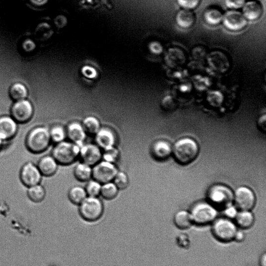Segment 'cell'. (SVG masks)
<instances>
[{"mask_svg": "<svg viewBox=\"0 0 266 266\" xmlns=\"http://www.w3.org/2000/svg\"><path fill=\"white\" fill-rule=\"evenodd\" d=\"M51 141L58 144L65 141L67 136L66 130L61 125H55L49 131Z\"/></svg>", "mask_w": 266, "mask_h": 266, "instance_id": "30", "label": "cell"}, {"mask_svg": "<svg viewBox=\"0 0 266 266\" xmlns=\"http://www.w3.org/2000/svg\"><path fill=\"white\" fill-rule=\"evenodd\" d=\"M3 141L2 140L1 138H0V151H1V150L2 149L3 145Z\"/></svg>", "mask_w": 266, "mask_h": 266, "instance_id": "41", "label": "cell"}, {"mask_svg": "<svg viewBox=\"0 0 266 266\" xmlns=\"http://www.w3.org/2000/svg\"><path fill=\"white\" fill-rule=\"evenodd\" d=\"M51 142L49 130L45 127L38 126L28 134L26 145L31 153L40 154L48 149Z\"/></svg>", "mask_w": 266, "mask_h": 266, "instance_id": "2", "label": "cell"}, {"mask_svg": "<svg viewBox=\"0 0 266 266\" xmlns=\"http://www.w3.org/2000/svg\"><path fill=\"white\" fill-rule=\"evenodd\" d=\"M260 266H266V253L264 252L262 254L259 260Z\"/></svg>", "mask_w": 266, "mask_h": 266, "instance_id": "39", "label": "cell"}, {"mask_svg": "<svg viewBox=\"0 0 266 266\" xmlns=\"http://www.w3.org/2000/svg\"><path fill=\"white\" fill-rule=\"evenodd\" d=\"M258 127L260 130L263 132H265L266 131V114H264L261 116L257 123Z\"/></svg>", "mask_w": 266, "mask_h": 266, "instance_id": "37", "label": "cell"}, {"mask_svg": "<svg viewBox=\"0 0 266 266\" xmlns=\"http://www.w3.org/2000/svg\"><path fill=\"white\" fill-rule=\"evenodd\" d=\"M79 212L81 217L88 223H93L101 218L104 206L101 201L97 197L88 196L79 204Z\"/></svg>", "mask_w": 266, "mask_h": 266, "instance_id": "3", "label": "cell"}, {"mask_svg": "<svg viewBox=\"0 0 266 266\" xmlns=\"http://www.w3.org/2000/svg\"><path fill=\"white\" fill-rule=\"evenodd\" d=\"M42 175L37 166L28 163L23 166L20 172V178L25 186L30 187L39 184Z\"/></svg>", "mask_w": 266, "mask_h": 266, "instance_id": "12", "label": "cell"}, {"mask_svg": "<svg viewBox=\"0 0 266 266\" xmlns=\"http://www.w3.org/2000/svg\"><path fill=\"white\" fill-rule=\"evenodd\" d=\"M114 164L103 160L99 162L92 169V177L101 184L113 181L118 172Z\"/></svg>", "mask_w": 266, "mask_h": 266, "instance_id": "8", "label": "cell"}, {"mask_svg": "<svg viewBox=\"0 0 266 266\" xmlns=\"http://www.w3.org/2000/svg\"><path fill=\"white\" fill-rule=\"evenodd\" d=\"M67 136L71 142L77 145L80 147L84 145L87 137L83 124L77 122L69 123L66 129Z\"/></svg>", "mask_w": 266, "mask_h": 266, "instance_id": "15", "label": "cell"}, {"mask_svg": "<svg viewBox=\"0 0 266 266\" xmlns=\"http://www.w3.org/2000/svg\"><path fill=\"white\" fill-rule=\"evenodd\" d=\"M223 18V14L222 11L216 7H210L204 11V20L210 26L219 25L222 22Z\"/></svg>", "mask_w": 266, "mask_h": 266, "instance_id": "23", "label": "cell"}, {"mask_svg": "<svg viewBox=\"0 0 266 266\" xmlns=\"http://www.w3.org/2000/svg\"><path fill=\"white\" fill-rule=\"evenodd\" d=\"M101 184L95 180H89L86 188V191L88 196L97 197L100 194Z\"/></svg>", "mask_w": 266, "mask_h": 266, "instance_id": "32", "label": "cell"}, {"mask_svg": "<svg viewBox=\"0 0 266 266\" xmlns=\"http://www.w3.org/2000/svg\"><path fill=\"white\" fill-rule=\"evenodd\" d=\"M234 201L240 211H251L256 204V195L249 188L241 186L234 193Z\"/></svg>", "mask_w": 266, "mask_h": 266, "instance_id": "9", "label": "cell"}, {"mask_svg": "<svg viewBox=\"0 0 266 266\" xmlns=\"http://www.w3.org/2000/svg\"><path fill=\"white\" fill-rule=\"evenodd\" d=\"M173 222L177 227L181 230L189 229L193 224L190 212L185 210L177 212L173 218Z\"/></svg>", "mask_w": 266, "mask_h": 266, "instance_id": "22", "label": "cell"}, {"mask_svg": "<svg viewBox=\"0 0 266 266\" xmlns=\"http://www.w3.org/2000/svg\"><path fill=\"white\" fill-rule=\"evenodd\" d=\"M177 1L182 8L192 10L198 7L201 0H177Z\"/></svg>", "mask_w": 266, "mask_h": 266, "instance_id": "34", "label": "cell"}, {"mask_svg": "<svg viewBox=\"0 0 266 266\" xmlns=\"http://www.w3.org/2000/svg\"><path fill=\"white\" fill-rule=\"evenodd\" d=\"M190 213L193 224L198 226L212 224L218 214L215 206L210 203L203 202L194 205Z\"/></svg>", "mask_w": 266, "mask_h": 266, "instance_id": "6", "label": "cell"}, {"mask_svg": "<svg viewBox=\"0 0 266 266\" xmlns=\"http://www.w3.org/2000/svg\"><path fill=\"white\" fill-rule=\"evenodd\" d=\"M96 145L103 150L115 146L116 137L114 132L107 128H100L95 135Z\"/></svg>", "mask_w": 266, "mask_h": 266, "instance_id": "16", "label": "cell"}, {"mask_svg": "<svg viewBox=\"0 0 266 266\" xmlns=\"http://www.w3.org/2000/svg\"><path fill=\"white\" fill-rule=\"evenodd\" d=\"M31 1L37 4H43L48 1V0H31Z\"/></svg>", "mask_w": 266, "mask_h": 266, "instance_id": "40", "label": "cell"}, {"mask_svg": "<svg viewBox=\"0 0 266 266\" xmlns=\"http://www.w3.org/2000/svg\"><path fill=\"white\" fill-rule=\"evenodd\" d=\"M11 99L16 101L25 99L28 94L26 87L21 83H16L11 86L9 90Z\"/></svg>", "mask_w": 266, "mask_h": 266, "instance_id": "25", "label": "cell"}, {"mask_svg": "<svg viewBox=\"0 0 266 266\" xmlns=\"http://www.w3.org/2000/svg\"><path fill=\"white\" fill-rule=\"evenodd\" d=\"M199 147L193 139H180L172 146V154L177 163L187 165L192 163L198 157Z\"/></svg>", "mask_w": 266, "mask_h": 266, "instance_id": "1", "label": "cell"}, {"mask_svg": "<svg viewBox=\"0 0 266 266\" xmlns=\"http://www.w3.org/2000/svg\"><path fill=\"white\" fill-rule=\"evenodd\" d=\"M27 194L29 198L32 201L35 203H39L44 199L46 191L41 184H38L35 186L29 187Z\"/></svg>", "mask_w": 266, "mask_h": 266, "instance_id": "28", "label": "cell"}, {"mask_svg": "<svg viewBox=\"0 0 266 266\" xmlns=\"http://www.w3.org/2000/svg\"><path fill=\"white\" fill-rule=\"evenodd\" d=\"M57 266L56 265H51V266Z\"/></svg>", "mask_w": 266, "mask_h": 266, "instance_id": "42", "label": "cell"}, {"mask_svg": "<svg viewBox=\"0 0 266 266\" xmlns=\"http://www.w3.org/2000/svg\"><path fill=\"white\" fill-rule=\"evenodd\" d=\"M222 22L228 30L234 32L245 29L248 25V20L244 15L240 11L233 9L223 15Z\"/></svg>", "mask_w": 266, "mask_h": 266, "instance_id": "11", "label": "cell"}, {"mask_svg": "<svg viewBox=\"0 0 266 266\" xmlns=\"http://www.w3.org/2000/svg\"><path fill=\"white\" fill-rule=\"evenodd\" d=\"M68 196L69 200L72 203L76 205H79L88 197V195L85 188L76 186L69 190Z\"/></svg>", "mask_w": 266, "mask_h": 266, "instance_id": "26", "label": "cell"}, {"mask_svg": "<svg viewBox=\"0 0 266 266\" xmlns=\"http://www.w3.org/2000/svg\"><path fill=\"white\" fill-rule=\"evenodd\" d=\"M37 167L42 176L51 177L56 172L58 163L52 156H46L39 160Z\"/></svg>", "mask_w": 266, "mask_h": 266, "instance_id": "19", "label": "cell"}, {"mask_svg": "<svg viewBox=\"0 0 266 266\" xmlns=\"http://www.w3.org/2000/svg\"><path fill=\"white\" fill-rule=\"evenodd\" d=\"M152 153L158 160H166L172 154V146L165 140L156 141L152 146Z\"/></svg>", "mask_w": 266, "mask_h": 266, "instance_id": "18", "label": "cell"}, {"mask_svg": "<svg viewBox=\"0 0 266 266\" xmlns=\"http://www.w3.org/2000/svg\"><path fill=\"white\" fill-rule=\"evenodd\" d=\"M263 8L262 4L255 0H249L245 3L242 7L243 15L247 20L255 21L259 19L262 15Z\"/></svg>", "mask_w": 266, "mask_h": 266, "instance_id": "17", "label": "cell"}, {"mask_svg": "<svg viewBox=\"0 0 266 266\" xmlns=\"http://www.w3.org/2000/svg\"><path fill=\"white\" fill-rule=\"evenodd\" d=\"M207 198L215 207H226L234 201V192L225 185L215 184L208 191Z\"/></svg>", "mask_w": 266, "mask_h": 266, "instance_id": "7", "label": "cell"}, {"mask_svg": "<svg viewBox=\"0 0 266 266\" xmlns=\"http://www.w3.org/2000/svg\"><path fill=\"white\" fill-rule=\"evenodd\" d=\"M119 150L115 146L110 148L104 150V153L102 154V158L103 160L109 162V163L114 164L117 161L119 158Z\"/></svg>", "mask_w": 266, "mask_h": 266, "instance_id": "33", "label": "cell"}, {"mask_svg": "<svg viewBox=\"0 0 266 266\" xmlns=\"http://www.w3.org/2000/svg\"><path fill=\"white\" fill-rule=\"evenodd\" d=\"M235 219L237 227L242 229H249L255 223V217L251 211H240Z\"/></svg>", "mask_w": 266, "mask_h": 266, "instance_id": "21", "label": "cell"}, {"mask_svg": "<svg viewBox=\"0 0 266 266\" xmlns=\"http://www.w3.org/2000/svg\"><path fill=\"white\" fill-rule=\"evenodd\" d=\"M80 150V147L77 145L64 141L54 147L52 157L58 164L69 165L73 164L79 157Z\"/></svg>", "mask_w": 266, "mask_h": 266, "instance_id": "4", "label": "cell"}, {"mask_svg": "<svg viewBox=\"0 0 266 266\" xmlns=\"http://www.w3.org/2000/svg\"><path fill=\"white\" fill-rule=\"evenodd\" d=\"M102 156L101 149L96 144H88L80 147L79 157L83 163L90 167L98 164Z\"/></svg>", "mask_w": 266, "mask_h": 266, "instance_id": "13", "label": "cell"}, {"mask_svg": "<svg viewBox=\"0 0 266 266\" xmlns=\"http://www.w3.org/2000/svg\"><path fill=\"white\" fill-rule=\"evenodd\" d=\"M245 239V233L244 232H243V231L241 230H238L235 235L234 241H236L237 242L241 243L243 241H244Z\"/></svg>", "mask_w": 266, "mask_h": 266, "instance_id": "38", "label": "cell"}, {"mask_svg": "<svg viewBox=\"0 0 266 266\" xmlns=\"http://www.w3.org/2000/svg\"><path fill=\"white\" fill-rule=\"evenodd\" d=\"M10 113L11 117L17 123H26L33 117V106L31 102L26 99L16 101L11 108Z\"/></svg>", "mask_w": 266, "mask_h": 266, "instance_id": "10", "label": "cell"}, {"mask_svg": "<svg viewBox=\"0 0 266 266\" xmlns=\"http://www.w3.org/2000/svg\"><path fill=\"white\" fill-rule=\"evenodd\" d=\"M238 213V209L236 206L230 205L225 207L224 215L226 217L230 219H235Z\"/></svg>", "mask_w": 266, "mask_h": 266, "instance_id": "36", "label": "cell"}, {"mask_svg": "<svg viewBox=\"0 0 266 266\" xmlns=\"http://www.w3.org/2000/svg\"><path fill=\"white\" fill-rule=\"evenodd\" d=\"M74 175L81 181H89L92 177V169L90 166L84 163L79 164L75 168Z\"/></svg>", "mask_w": 266, "mask_h": 266, "instance_id": "24", "label": "cell"}, {"mask_svg": "<svg viewBox=\"0 0 266 266\" xmlns=\"http://www.w3.org/2000/svg\"><path fill=\"white\" fill-rule=\"evenodd\" d=\"M237 227L232 219L226 217L216 218L212 223V234L219 241L230 242L234 240Z\"/></svg>", "mask_w": 266, "mask_h": 266, "instance_id": "5", "label": "cell"}, {"mask_svg": "<svg viewBox=\"0 0 266 266\" xmlns=\"http://www.w3.org/2000/svg\"><path fill=\"white\" fill-rule=\"evenodd\" d=\"M246 0H225L226 6L233 10H237L244 6Z\"/></svg>", "mask_w": 266, "mask_h": 266, "instance_id": "35", "label": "cell"}, {"mask_svg": "<svg viewBox=\"0 0 266 266\" xmlns=\"http://www.w3.org/2000/svg\"><path fill=\"white\" fill-rule=\"evenodd\" d=\"M18 131L17 122L11 117H0V138L8 141L16 135Z\"/></svg>", "mask_w": 266, "mask_h": 266, "instance_id": "14", "label": "cell"}, {"mask_svg": "<svg viewBox=\"0 0 266 266\" xmlns=\"http://www.w3.org/2000/svg\"><path fill=\"white\" fill-rule=\"evenodd\" d=\"M83 126L87 134L95 135L101 128L99 120L93 116L86 117L83 122Z\"/></svg>", "mask_w": 266, "mask_h": 266, "instance_id": "27", "label": "cell"}, {"mask_svg": "<svg viewBox=\"0 0 266 266\" xmlns=\"http://www.w3.org/2000/svg\"><path fill=\"white\" fill-rule=\"evenodd\" d=\"M195 17L191 10L182 8L178 11L176 16V22L180 27L188 29L193 26Z\"/></svg>", "mask_w": 266, "mask_h": 266, "instance_id": "20", "label": "cell"}, {"mask_svg": "<svg viewBox=\"0 0 266 266\" xmlns=\"http://www.w3.org/2000/svg\"><path fill=\"white\" fill-rule=\"evenodd\" d=\"M119 189L112 181L101 185L100 195L104 199L112 200L117 195Z\"/></svg>", "mask_w": 266, "mask_h": 266, "instance_id": "29", "label": "cell"}, {"mask_svg": "<svg viewBox=\"0 0 266 266\" xmlns=\"http://www.w3.org/2000/svg\"><path fill=\"white\" fill-rule=\"evenodd\" d=\"M113 181L119 190L125 189L128 187L129 183V177L123 172H118Z\"/></svg>", "mask_w": 266, "mask_h": 266, "instance_id": "31", "label": "cell"}]
</instances>
